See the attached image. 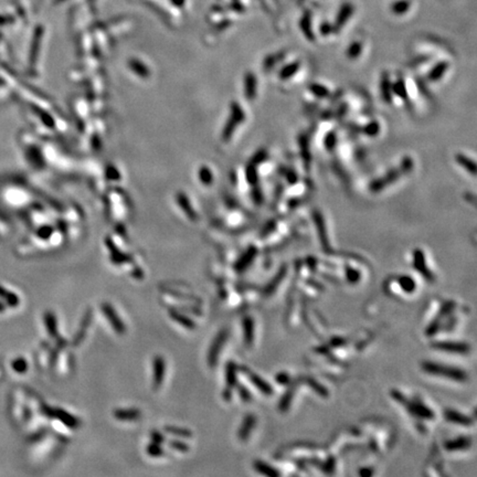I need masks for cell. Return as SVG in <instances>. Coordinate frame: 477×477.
<instances>
[{
    "instance_id": "obj_43",
    "label": "cell",
    "mask_w": 477,
    "mask_h": 477,
    "mask_svg": "<svg viewBox=\"0 0 477 477\" xmlns=\"http://www.w3.org/2000/svg\"><path fill=\"white\" fill-rule=\"evenodd\" d=\"M348 279L351 281V282H356V281H358L359 279V273L357 271H355V270H351L348 272Z\"/></svg>"
},
{
    "instance_id": "obj_35",
    "label": "cell",
    "mask_w": 477,
    "mask_h": 477,
    "mask_svg": "<svg viewBox=\"0 0 477 477\" xmlns=\"http://www.w3.org/2000/svg\"><path fill=\"white\" fill-rule=\"evenodd\" d=\"M169 445H170V448H172L173 450L179 451V452H181V453H187L190 449L189 445L186 444L185 442L175 441V440L169 441Z\"/></svg>"
},
{
    "instance_id": "obj_17",
    "label": "cell",
    "mask_w": 477,
    "mask_h": 477,
    "mask_svg": "<svg viewBox=\"0 0 477 477\" xmlns=\"http://www.w3.org/2000/svg\"><path fill=\"white\" fill-rule=\"evenodd\" d=\"M471 444H472L471 437L461 436V437H457V439H455V440L449 441L448 443L445 444V448H446V450L451 452V451L466 450V449L470 448Z\"/></svg>"
},
{
    "instance_id": "obj_14",
    "label": "cell",
    "mask_w": 477,
    "mask_h": 477,
    "mask_svg": "<svg viewBox=\"0 0 477 477\" xmlns=\"http://www.w3.org/2000/svg\"><path fill=\"white\" fill-rule=\"evenodd\" d=\"M448 70H449V63L446 61H440L431 69L430 72H429L428 79L430 82H439L442 77L445 75V73L448 72Z\"/></svg>"
},
{
    "instance_id": "obj_33",
    "label": "cell",
    "mask_w": 477,
    "mask_h": 477,
    "mask_svg": "<svg viewBox=\"0 0 477 477\" xmlns=\"http://www.w3.org/2000/svg\"><path fill=\"white\" fill-rule=\"evenodd\" d=\"M361 51H362L361 43L354 42L351 43V46L348 48V50H347V55H348V58L350 59H357L358 56L360 55Z\"/></svg>"
},
{
    "instance_id": "obj_42",
    "label": "cell",
    "mask_w": 477,
    "mask_h": 477,
    "mask_svg": "<svg viewBox=\"0 0 477 477\" xmlns=\"http://www.w3.org/2000/svg\"><path fill=\"white\" fill-rule=\"evenodd\" d=\"M238 392H240V396H241L242 400H243V401L246 402V401H250L251 400V394H250V392L244 387H242V385H241L240 389H238Z\"/></svg>"
},
{
    "instance_id": "obj_2",
    "label": "cell",
    "mask_w": 477,
    "mask_h": 477,
    "mask_svg": "<svg viewBox=\"0 0 477 477\" xmlns=\"http://www.w3.org/2000/svg\"><path fill=\"white\" fill-rule=\"evenodd\" d=\"M228 337H229V333L227 329H222V331H220L218 334H216L215 339L212 340L209 351H208V357H207L208 365H209V367L214 368L216 366L220 353L221 350H222Z\"/></svg>"
},
{
    "instance_id": "obj_22",
    "label": "cell",
    "mask_w": 477,
    "mask_h": 477,
    "mask_svg": "<svg viewBox=\"0 0 477 477\" xmlns=\"http://www.w3.org/2000/svg\"><path fill=\"white\" fill-rule=\"evenodd\" d=\"M91 318H92V310H88L86 311V314L84 316V318L83 320H82V323H81V328H80V331L79 333L76 334V336L74 338V341H73V344H74V346H77L80 344V342L82 341V339L84 338V335H85V332H86V329H88L89 327V325L91 323Z\"/></svg>"
},
{
    "instance_id": "obj_5",
    "label": "cell",
    "mask_w": 477,
    "mask_h": 477,
    "mask_svg": "<svg viewBox=\"0 0 477 477\" xmlns=\"http://www.w3.org/2000/svg\"><path fill=\"white\" fill-rule=\"evenodd\" d=\"M47 412L48 413H50V416H52V418L58 419L59 421H61L64 426L68 427V428L76 429V428H79V426H80L79 419H76L74 415L70 414L67 411L61 410V409H54V410L47 409Z\"/></svg>"
},
{
    "instance_id": "obj_44",
    "label": "cell",
    "mask_w": 477,
    "mask_h": 477,
    "mask_svg": "<svg viewBox=\"0 0 477 477\" xmlns=\"http://www.w3.org/2000/svg\"><path fill=\"white\" fill-rule=\"evenodd\" d=\"M173 2L177 3V5H181L184 2V0H173Z\"/></svg>"
},
{
    "instance_id": "obj_27",
    "label": "cell",
    "mask_w": 477,
    "mask_h": 477,
    "mask_svg": "<svg viewBox=\"0 0 477 477\" xmlns=\"http://www.w3.org/2000/svg\"><path fill=\"white\" fill-rule=\"evenodd\" d=\"M309 90L311 92V94H314L316 97L319 98H326L329 96V90L322 84L318 83H313L310 85Z\"/></svg>"
},
{
    "instance_id": "obj_38",
    "label": "cell",
    "mask_w": 477,
    "mask_h": 477,
    "mask_svg": "<svg viewBox=\"0 0 477 477\" xmlns=\"http://www.w3.org/2000/svg\"><path fill=\"white\" fill-rule=\"evenodd\" d=\"M350 14H351V10H348V8H344V10H341L337 20V28H340L341 25L348 20V17L350 16Z\"/></svg>"
},
{
    "instance_id": "obj_19",
    "label": "cell",
    "mask_w": 477,
    "mask_h": 477,
    "mask_svg": "<svg viewBox=\"0 0 477 477\" xmlns=\"http://www.w3.org/2000/svg\"><path fill=\"white\" fill-rule=\"evenodd\" d=\"M243 335L246 346H250L254 337V323L251 317H244L243 319Z\"/></svg>"
},
{
    "instance_id": "obj_36",
    "label": "cell",
    "mask_w": 477,
    "mask_h": 477,
    "mask_svg": "<svg viewBox=\"0 0 477 477\" xmlns=\"http://www.w3.org/2000/svg\"><path fill=\"white\" fill-rule=\"evenodd\" d=\"M336 144H337V136L335 135V134H334L333 132L327 134L326 137H325V140H324L325 147H326L327 149L332 150L334 147L336 146Z\"/></svg>"
},
{
    "instance_id": "obj_6",
    "label": "cell",
    "mask_w": 477,
    "mask_h": 477,
    "mask_svg": "<svg viewBox=\"0 0 477 477\" xmlns=\"http://www.w3.org/2000/svg\"><path fill=\"white\" fill-rule=\"evenodd\" d=\"M400 175V170L398 169H393V170L389 171L388 173H385L383 177L379 178V179H376L375 181H372L370 184V190L372 192H379L381 190H383L388 185H391L394 183Z\"/></svg>"
},
{
    "instance_id": "obj_3",
    "label": "cell",
    "mask_w": 477,
    "mask_h": 477,
    "mask_svg": "<svg viewBox=\"0 0 477 477\" xmlns=\"http://www.w3.org/2000/svg\"><path fill=\"white\" fill-rule=\"evenodd\" d=\"M392 396H393V399H396V400H398L399 402H403V403H405V407L407 410H409V412L411 414H413L414 416H419V418H422V419H428V420H432L433 418H434V413L429 409V407H427V405H422L421 402H418V401H413V402H406L405 401V399L402 397V394L400 392H392Z\"/></svg>"
},
{
    "instance_id": "obj_24",
    "label": "cell",
    "mask_w": 477,
    "mask_h": 477,
    "mask_svg": "<svg viewBox=\"0 0 477 477\" xmlns=\"http://www.w3.org/2000/svg\"><path fill=\"white\" fill-rule=\"evenodd\" d=\"M254 468L259 473H261V474L266 475V476H279L280 475L279 472L275 471L272 466H270L268 464L264 463L262 461L254 462Z\"/></svg>"
},
{
    "instance_id": "obj_20",
    "label": "cell",
    "mask_w": 477,
    "mask_h": 477,
    "mask_svg": "<svg viewBox=\"0 0 477 477\" xmlns=\"http://www.w3.org/2000/svg\"><path fill=\"white\" fill-rule=\"evenodd\" d=\"M300 67H301V64H300V62H297V61L286 64V66L282 69L279 73L280 79L282 81H286V80L290 79V77L294 76L297 73V71L300 70Z\"/></svg>"
},
{
    "instance_id": "obj_1",
    "label": "cell",
    "mask_w": 477,
    "mask_h": 477,
    "mask_svg": "<svg viewBox=\"0 0 477 477\" xmlns=\"http://www.w3.org/2000/svg\"><path fill=\"white\" fill-rule=\"evenodd\" d=\"M422 369L429 375L444 377V378L452 379L457 382H464L467 379V375L462 369L455 367L439 365V363L426 361L422 363Z\"/></svg>"
},
{
    "instance_id": "obj_23",
    "label": "cell",
    "mask_w": 477,
    "mask_h": 477,
    "mask_svg": "<svg viewBox=\"0 0 477 477\" xmlns=\"http://www.w3.org/2000/svg\"><path fill=\"white\" fill-rule=\"evenodd\" d=\"M45 323L47 325L48 333L51 337L58 336V324H56L55 315L51 311H47L45 314Z\"/></svg>"
},
{
    "instance_id": "obj_8",
    "label": "cell",
    "mask_w": 477,
    "mask_h": 477,
    "mask_svg": "<svg viewBox=\"0 0 477 477\" xmlns=\"http://www.w3.org/2000/svg\"><path fill=\"white\" fill-rule=\"evenodd\" d=\"M242 372L248 377L249 380L251 381V383H252L254 387H257L262 393L267 394V396L268 394L273 393V389L271 387V384L267 383L265 380H263L261 377L258 376L257 374H254V372L252 370H250L249 368L243 367L242 368Z\"/></svg>"
},
{
    "instance_id": "obj_40",
    "label": "cell",
    "mask_w": 477,
    "mask_h": 477,
    "mask_svg": "<svg viewBox=\"0 0 477 477\" xmlns=\"http://www.w3.org/2000/svg\"><path fill=\"white\" fill-rule=\"evenodd\" d=\"M112 261L116 264H120V263H125V262L131 261V259L126 257V255H122V254L119 255V252H116V254L112 257Z\"/></svg>"
},
{
    "instance_id": "obj_34",
    "label": "cell",
    "mask_w": 477,
    "mask_h": 477,
    "mask_svg": "<svg viewBox=\"0 0 477 477\" xmlns=\"http://www.w3.org/2000/svg\"><path fill=\"white\" fill-rule=\"evenodd\" d=\"M363 132L367 136L369 137H376L378 135L380 132V125L377 122H370L368 123L365 127H363Z\"/></svg>"
},
{
    "instance_id": "obj_26",
    "label": "cell",
    "mask_w": 477,
    "mask_h": 477,
    "mask_svg": "<svg viewBox=\"0 0 477 477\" xmlns=\"http://www.w3.org/2000/svg\"><path fill=\"white\" fill-rule=\"evenodd\" d=\"M254 255H255V249H251L249 250L248 252H246L243 257L241 258L240 261H238L237 264H236V268L238 271H243L244 268H246V266L249 265V264L253 261V259H254Z\"/></svg>"
},
{
    "instance_id": "obj_39",
    "label": "cell",
    "mask_w": 477,
    "mask_h": 477,
    "mask_svg": "<svg viewBox=\"0 0 477 477\" xmlns=\"http://www.w3.org/2000/svg\"><path fill=\"white\" fill-rule=\"evenodd\" d=\"M150 437H151V441L155 442V443L163 444L164 442H165V437H164V435L162 434V433H159L158 431H151V433H150Z\"/></svg>"
},
{
    "instance_id": "obj_37",
    "label": "cell",
    "mask_w": 477,
    "mask_h": 477,
    "mask_svg": "<svg viewBox=\"0 0 477 477\" xmlns=\"http://www.w3.org/2000/svg\"><path fill=\"white\" fill-rule=\"evenodd\" d=\"M412 169H413V162H412V159L409 157L403 158L402 163H401V167H400V169H399V170H400L401 172L409 173L410 171H412Z\"/></svg>"
},
{
    "instance_id": "obj_21",
    "label": "cell",
    "mask_w": 477,
    "mask_h": 477,
    "mask_svg": "<svg viewBox=\"0 0 477 477\" xmlns=\"http://www.w3.org/2000/svg\"><path fill=\"white\" fill-rule=\"evenodd\" d=\"M455 160H456V163L458 165H461L466 171L472 173L473 176L475 175L476 164L473 162L470 157H467V156H465L464 154H456V156H455Z\"/></svg>"
},
{
    "instance_id": "obj_41",
    "label": "cell",
    "mask_w": 477,
    "mask_h": 477,
    "mask_svg": "<svg viewBox=\"0 0 477 477\" xmlns=\"http://www.w3.org/2000/svg\"><path fill=\"white\" fill-rule=\"evenodd\" d=\"M14 367H15V369L17 370V372H24L25 369H27V362H25L24 359H18V360H16L14 362Z\"/></svg>"
},
{
    "instance_id": "obj_25",
    "label": "cell",
    "mask_w": 477,
    "mask_h": 477,
    "mask_svg": "<svg viewBox=\"0 0 477 477\" xmlns=\"http://www.w3.org/2000/svg\"><path fill=\"white\" fill-rule=\"evenodd\" d=\"M392 93L397 94L398 96L402 99V101H405V102L409 101V95H407L405 84L402 80H398L396 83L392 85Z\"/></svg>"
},
{
    "instance_id": "obj_28",
    "label": "cell",
    "mask_w": 477,
    "mask_h": 477,
    "mask_svg": "<svg viewBox=\"0 0 477 477\" xmlns=\"http://www.w3.org/2000/svg\"><path fill=\"white\" fill-rule=\"evenodd\" d=\"M165 431L171 435H176L179 437H191L192 432L187 430V429L184 428H178V427H166L165 428Z\"/></svg>"
},
{
    "instance_id": "obj_13",
    "label": "cell",
    "mask_w": 477,
    "mask_h": 477,
    "mask_svg": "<svg viewBox=\"0 0 477 477\" xmlns=\"http://www.w3.org/2000/svg\"><path fill=\"white\" fill-rule=\"evenodd\" d=\"M445 419L448 420L449 422H452L455 424H458V426H464V427H471L473 423V421L468 418V416L451 409L445 411Z\"/></svg>"
},
{
    "instance_id": "obj_11",
    "label": "cell",
    "mask_w": 477,
    "mask_h": 477,
    "mask_svg": "<svg viewBox=\"0 0 477 477\" xmlns=\"http://www.w3.org/2000/svg\"><path fill=\"white\" fill-rule=\"evenodd\" d=\"M413 264H414V267L421 273L423 276H426L429 280L432 279L431 272L429 271V268L427 267L426 258H424V254L421 250H415L413 252Z\"/></svg>"
},
{
    "instance_id": "obj_10",
    "label": "cell",
    "mask_w": 477,
    "mask_h": 477,
    "mask_svg": "<svg viewBox=\"0 0 477 477\" xmlns=\"http://www.w3.org/2000/svg\"><path fill=\"white\" fill-rule=\"evenodd\" d=\"M255 422H257V419H255V416L253 414H246L243 422H242L240 430H238V439L241 441L248 440L251 432H252L253 428L255 427Z\"/></svg>"
},
{
    "instance_id": "obj_30",
    "label": "cell",
    "mask_w": 477,
    "mask_h": 477,
    "mask_svg": "<svg viewBox=\"0 0 477 477\" xmlns=\"http://www.w3.org/2000/svg\"><path fill=\"white\" fill-rule=\"evenodd\" d=\"M285 273H286L285 268H284V270H281L279 273H277V275L275 277V281L274 280L271 281V283L266 286L265 292H264V293H265L266 295L273 293V290H274L277 287V286H279V284H280V282L282 281V279H284Z\"/></svg>"
},
{
    "instance_id": "obj_18",
    "label": "cell",
    "mask_w": 477,
    "mask_h": 477,
    "mask_svg": "<svg viewBox=\"0 0 477 477\" xmlns=\"http://www.w3.org/2000/svg\"><path fill=\"white\" fill-rule=\"evenodd\" d=\"M237 370L238 368L233 361H229L227 368H225V382H227V389L232 390L237 385Z\"/></svg>"
},
{
    "instance_id": "obj_7",
    "label": "cell",
    "mask_w": 477,
    "mask_h": 477,
    "mask_svg": "<svg viewBox=\"0 0 477 477\" xmlns=\"http://www.w3.org/2000/svg\"><path fill=\"white\" fill-rule=\"evenodd\" d=\"M435 349L455 354H466L470 351V346L457 341H437L432 345Z\"/></svg>"
},
{
    "instance_id": "obj_15",
    "label": "cell",
    "mask_w": 477,
    "mask_h": 477,
    "mask_svg": "<svg viewBox=\"0 0 477 477\" xmlns=\"http://www.w3.org/2000/svg\"><path fill=\"white\" fill-rule=\"evenodd\" d=\"M314 222L316 228H317L318 236L320 238V242H322V245L325 250L329 249V243H328V237L326 236V231H325V222L322 215L319 214L318 211L315 212L314 215Z\"/></svg>"
},
{
    "instance_id": "obj_31",
    "label": "cell",
    "mask_w": 477,
    "mask_h": 477,
    "mask_svg": "<svg viewBox=\"0 0 477 477\" xmlns=\"http://www.w3.org/2000/svg\"><path fill=\"white\" fill-rule=\"evenodd\" d=\"M146 452H147V454L150 455V456H153V457H160L164 455L163 448L160 446V444L155 443V442L148 444V446H147V449H146Z\"/></svg>"
},
{
    "instance_id": "obj_32",
    "label": "cell",
    "mask_w": 477,
    "mask_h": 477,
    "mask_svg": "<svg viewBox=\"0 0 477 477\" xmlns=\"http://www.w3.org/2000/svg\"><path fill=\"white\" fill-rule=\"evenodd\" d=\"M382 90H381V92H382V97L383 99L387 103H390L391 102V99H392V85L390 84V82L388 79H383L382 81Z\"/></svg>"
},
{
    "instance_id": "obj_16",
    "label": "cell",
    "mask_w": 477,
    "mask_h": 477,
    "mask_svg": "<svg viewBox=\"0 0 477 477\" xmlns=\"http://www.w3.org/2000/svg\"><path fill=\"white\" fill-rule=\"evenodd\" d=\"M169 315H170V317L172 320H175L176 323L181 325V326L185 327L186 329H189V331H193V329H196V326H197L196 323H194L192 319H190L189 317H187L186 315L179 313L178 310H171L170 311H169Z\"/></svg>"
},
{
    "instance_id": "obj_9",
    "label": "cell",
    "mask_w": 477,
    "mask_h": 477,
    "mask_svg": "<svg viewBox=\"0 0 477 477\" xmlns=\"http://www.w3.org/2000/svg\"><path fill=\"white\" fill-rule=\"evenodd\" d=\"M153 368H154L153 385H154V389L157 390L163 383L164 377H165V368H166L165 359L162 357V356H156L154 358Z\"/></svg>"
},
{
    "instance_id": "obj_12",
    "label": "cell",
    "mask_w": 477,
    "mask_h": 477,
    "mask_svg": "<svg viewBox=\"0 0 477 477\" xmlns=\"http://www.w3.org/2000/svg\"><path fill=\"white\" fill-rule=\"evenodd\" d=\"M114 418L119 421H136L142 416L138 409H117L113 412Z\"/></svg>"
},
{
    "instance_id": "obj_4",
    "label": "cell",
    "mask_w": 477,
    "mask_h": 477,
    "mask_svg": "<svg viewBox=\"0 0 477 477\" xmlns=\"http://www.w3.org/2000/svg\"><path fill=\"white\" fill-rule=\"evenodd\" d=\"M101 310L104 316L107 318L108 323L111 324L112 328L114 329L117 334L123 335V334L126 333V326H125V324L122 322V319L119 318V316L116 313L114 307H113L111 304H108V303H103L101 305Z\"/></svg>"
},
{
    "instance_id": "obj_29",
    "label": "cell",
    "mask_w": 477,
    "mask_h": 477,
    "mask_svg": "<svg viewBox=\"0 0 477 477\" xmlns=\"http://www.w3.org/2000/svg\"><path fill=\"white\" fill-rule=\"evenodd\" d=\"M399 284H400L402 289L405 290L406 293H412L415 289L414 281L410 276H401L399 279Z\"/></svg>"
}]
</instances>
